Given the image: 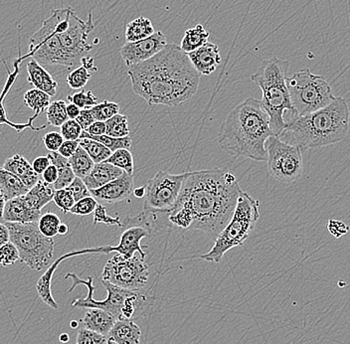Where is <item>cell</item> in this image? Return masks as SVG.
Instances as JSON below:
<instances>
[{
    "label": "cell",
    "instance_id": "obj_1",
    "mask_svg": "<svg viewBox=\"0 0 350 344\" xmlns=\"http://www.w3.org/2000/svg\"><path fill=\"white\" fill-rule=\"evenodd\" d=\"M241 192L233 173L220 168L188 172L170 221L216 239L233 216Z\"/></svg>",
    "mask_w": 350,
    "mask_h": 344
},
{
    "label": "cell",
    "instance_id": "obj_2",
    "mask_svg": "<svg viewBox=\"0 0 350 344\" xmlns=\"http://www.w3.org/2000/svg\"><path fill=\"white\" fill-rule=\"evenodd\" d=\"M128 75L135 95L150 106H178L196 95L200 83L198 72L176 44H167L150 60L133 66Z\"/></svg>",
    "mask_w": 350,
    "mask_h": 344
},
{
    "label": "cell",
    "instance_id": "obj_3",
    "mask_svg": "<svg viewBox=\"0 0 350 344\" xmlns=\"http://www.w3.org/2000/svg\"><path fill=\"white\" fill-rule=\"evenodd\" d=\"M271 135L273 133L270 118L261 101L248 98L233 109L223 122L218 144L231 157L267 161L265 144Z\"/></svg>",
    "mask_w": 350,
    "mask_h": 344
},
{
    "label": "cell",
    "instance_id": "obj_4",
    "mask_svg": "<svg viewBox=\"0 0 350 344\" xmlns=\"http://www.w3.org/2000/svg\"><path fill=\"white\" fill-rule=\"evenodd\" d=\"M350 111L345 98L336 97L325 108L291 118L280 139L303 148H319L342 142L349 133Z\"/></svg>",
    "mask_w": 350,
    "mask_h": 344
},
{
    "label": "cell",
    "instance_id": "obj_5",
    "mask_svg": "<svg viewBox=\"0 0 350 344\" xmlns=\"http://www.w3.org/2000/svg\"><path fill=\"white\" fill-rule=\"evenodd\" d=\"M288 67L290 62L288 60L272 57L262 60L256 73L251 76V80L262 90V98L260 101L270 118L273 135L277 137H281L286 129V111L291 114V118L294 115L286 85Z\"/></svg>",
    "mask_w": 350,
    "mask_h": 344
},
{
    "label": "cell",
    "instance_id": "obj_6",
    "mask_svg": "<svg viewBox=\"0 0 350 344\" xmlns=\"http://www.w3.org/2000/svg\"><path fill=\"white\" fill-rule=\"evenodd\" d=\"M71 278L73 286L69 291H72L79 285L86 286L88 295L84 299H76L71 306L78 308H98L111 313L117 321H133L139 317L144 310L146 297L139 291L124 290L119 288L107 280H102V285L108 293V297L104 301H97L94 299L95 286L93 285V278L87 280L80 279L76 274L68 273L65 279Z\"/></svg>",
    "mask_w": 350,
    "mask_h": 344
},
{
    "label": "cell",
    "instance_id": "obj_7",
    "mask_svg": "<svg viewBox=\"0 0 350 344\" xmlns=\"http://www.w3.org/2000/svg\"><path fill=\"white\" fill-rule=\"evenodd\" d=\"M259 200L246 192H241L231 220L219 233L213 248L200 258L207 262L220 263L227 252L242 246L259 220Z\"/></svg>",
    "mask_w": 350,
    "mask_h": 344
},
{
    "label": "cell",
    "instance_id": "obj_8",
    "mask_svg": "<svg viewBox=\"0 0 350 344\" xmlns=\"http://www.w3.org/2000/svg\"><path fill=\"white\" fill-rule=\"evenodd\" d=\"M286 85L294 108V115L291 118L303 117L325 108L336 98L327 79L314 75L310 69L301 70L290 78L288 77Z\"/></svg>",
    "mask_w": 350,
    "mask_h": 344
},
{
    "label": "cell",
    "instance_id": "obj_9",
    "mask_svg": "<svg viewBox=\"0 0 350 344\" xmlns=\"http://www.w3.org/2000/svg\"><path fill=\"white\" fill-rule=\"evenodd\" d=\"M10 234V242L16 246L21 262L34 271H41L51 264L54 256L53 238L41 233L38 222H4Z\"/></svg>",
    "mask_w": 350,
    "mask_h": 344
},
{
    "label": "cell",
    "instance_id": "obj_10",
    "mask_svg": "<svg viewBox=\"0 0 350 344\" xmlns=\"http://www.w3.org/2000/svg\"><path fill=\"white\" fill-rule=\"evenodd\" d=\"M265 148L269 173L273 178L280 183H292L303 176V155L299 146L288 144L277 135H271Z\"/></svg>",
    "mask_w": 350,
    "mask_h": 344
},
{
    "label": "cell",
    "instance_id": "obj_11",
    "mask_svg": "<svg viewBox=\"0 0 350 344\" xmlns=\"http://www.w3.org/2000/svg\"><path fill=\"white\" fill-rule=\"evenodd\" d=\"M148 278L150 268L146 258L139 253L131 258L117 254L105 266L102 280L124 290L139 291L148 284Z\"/></svg>",
    "mask_w": 350,
    "mask_h": 344
},
{
    "label": "cell",
    "instance_id": "obj_12",
    "mask_svg": "<svg viewBox=\"0 0 350 344\" xmlns=\"http://www.w3.org/2000/svg\"><path fill=\"white\" fill-rule=\"evenodd\" d=\"M188 172L172 174L166 172H159L148 181L144 194V211L148 213L155 212H172L176 205Z\"/></svg>",
    "mask_w": 350,
    "mask_h": 344
},
{
    "label": "cell",
    "instance_id": "obj_13",
    "mask_svg": "<svg viewBox=\"0 0 350 344\" xmlns=\"http://www.w3.org/2000/svg\"><path fill=\"white\" fill-rule=\"evenodd\" d=\"M137 223L139 224H128V228L124 230L120 235V243L118 246H106L98 248H91V249H85L82 251H74L71 253L66 254L62 256L63 259L74 257V256L85 255V254H109L111 252H117L118 254L124 256L126 258H131L135 253H139L142 258H146V253L141 246L142 239L150 235V226H142L141 215L137 216Z\"/></svg>",
    "mask_w": 350,
    "mask_h": 344
},
{
    "label": "cell",
    "instance_id": "obj_14",
    "mask_svg": "<svg viewBox=\"0 0 350 344\" xmlns=\"http://www.w3.org/2000/svg\"><path fill=\"white\" fill-rule=\"evenodd\" d=\"M167 39L161 31L153 33L152 36L137 42H126L120 48V56L129 68L150 60L167 45Z\"/></svg>",
    "mask_w": 350,
    "mask_h": 344
},
{
    "label": "cell",
    "instance_id": "obj_15",
    "mask_svg": "<svg viewBox=\"0 0 350 344\" xmlns=\"http://www.w3.org/2000/svg\"><path fill=\"white\" fill-rule=\"evenodd\" d=\"M135 181L133 175L122 172L120 177L103 187L90 190L97 200L108 203H119L128 200L133 194Z\"/></svg>",
    "mask_w": 350,
    "mask_h": 344
},
{
    "label": "cell",
    "instance_id": "obj_16",
    "mask_svg": "<svg viewBox=\"0 0 350 344\" xmlns=\"http://www.w3.org/2000/svg\"><path fill=\"white\" fill-rule=\"evenodd\" d=\"M187 56L200 76L211 75L222 61L218 45L209 41L202 47L187 53Z\"/></svg>",
    "mask_w": 350,
    "mask_h": 344
},
{
    "label": "cell",
    "instance_id": "obj_17",
    "mask_svg": "<svg viewBox=\"0 0 350 344\" xmlns=\"http://www.w3.org/2000/svg\"><path fill=\"white\" fill-rule=\"evenodd\" d=\"M41 211L33 209L26 202L23 195L6 201L2 220L11 223L38 222Z\"/></svg>",
    "mask_w": 350,
    "mask_h": 344
},
{
    "label": "cell",
    "instance_id": "obj_18",
    "mask_svg": "<svg viewBox=\"0 0 350 344\" xmlns=\"http://www.w3.org/2000/svg\"><path fill=\"white\" fill-rule=\"evenodd\" d=\"M22 57H19L17 59L16 62L14 63V73H8L10 74V77L8 78V81H6L5 86H4L3 91H2L1 95H0V126H8L10 127L11 129H15L17 133H21L24 129H30L34 131H40L42 129H45L47 128V126L39 127V128H35L33 126V122H34L35 118H36V116H33L32 118H29L28 122L26 124H15V122H10L8 120V115H6L5 107H4V98H5L6 95H8V92L12 87V85L14 84L15 80L17 79V76L19 74V63L21 62Z\"/></svg>",
    "mask_w": 350,
    "mask_h": 344
},
{
    "label": "cell",
    "instance_id": "obj_19",
    "mask_svg": "<svg viewBox=\"0 0 350 344\" xmlns=\"http://www.w3.org/2000/svg\"><path fill=\"white\" fill-rule=\"evenodd\" d=\"M28 82L35 89L45 92L50 97H54L58 90V83L48 73L35 59H29L27 63Z\"/></svg>",
    "mask_w": 350,
    "mask_h": 344
},
{
    "label": "cell",
    "instance_id": "obj_20",
    "mask_svg": "<svg viewBox=\"0 0 350 344\" xmlns=\"http://www.w3.org/2000/svg\"><path fill=\"white\" fill-rule=\"evenodd\" d=\"M122 170L109 162L104 161L96 163L93 170L83 178L89 190H95L103 187L111 181L117 179L122 174Z\"/></svg>",
    "mask_w": 350,
    "mask_h": 344
},
{
    "label": "cell",
    "instance_id": "obj_21",
    "mask_svg": "<svg viewBox=\"0 0 350 344\" xmlns=\"http://www.w3.org/2000/svg\"><path fill=\"white\" fill-rule=\"evenodd\" d=\"M3 168L16 175L29 189L40 181L39 174L33 170L32 164L21 155H15L6 159Z\"/></svg>",
    "mask_w": 350,
    "mask_h": 344
},
{
    "label": "cell",
    "instance_id": "obj_22",
    "mask_svg": "<svg viewBox=\"0 0 350 344\" xmlns=\"http://www.w3.org/2000/svg\"><path fill=\"white\" fill-rule=\"evenodd\" d=\"M116 321L117 319L106 310H98V308H88L81 323L87 330H93L98 334L108 336Z\"/></svg>",
    "mask_w": 350,
    "mask_h": 344
},
{
    "label": "cell",
    "instance_id": "obj_23",
    "mask_svg": "<svg viewBox=\"0 0 350 344\" xmlns=\"http://www.w3.org/2000/svg\"><path fill=\"white\" fill-rule=\"evenodd\" d=\"M142 330L133 321H116L108 339L117 344H139Z\"/></svg>",
    "mask_w": 350,
    "mask_h": 344
},
{
    "label": "cell",
    "instance_id": "obj_24",
    "mask_svg": "<svg viewBox=\"0 0 350 344\" xmlns=\"http://www.w3.org/2000/svg\"><path fill=\"white\" fill-rule=\"evenodd\" d=\"M55 188L52 184L39 181L32 188L28 190L27 194L23 195L27 204L33 209L41 211L42 208L53 201Z\"/></svg>",
    "mask_w": 350,
    "mask_h": 344
},
{
    "label": "cell",
    "instance_id": "obj_25",
    "mask_svg": "<svg viewBox=\"0 0 350 344\" xmlns=\"http://www.w3.org/2000/svg\"><path fill=\"white\" fill-rule=\"evenodd\" d=\"M47 157L51 164L56 166L57 170H58V179L53 185L55 190L67 188L76 177L69 159L62 157L58 151H50Z\"/></svg>",
    "mask_w": 350,
    "mask_h": 344
},
{
    "label": "cell",
    "instance_id": "obj_26",
    "mask_svg": "<svg viewBox=\"0 0 350 344\" xmlns=\"http://www.w3.org/2000/svg\"><path fill=\"white\" fill-rule=\"evenodd\" d=\"M0 188L5 195L6 201L25 195L29 190L16 175L3 168H0Z\"/></svg>",
    "mask_w": 350,
    "mask_h": 344
},
{
    "label": "cell",
    "instance_id": "obj_27",
    "mask_svg": "<svg viewBox=\"0 0 350 344\" xmlns=\"http://www.w3.org/2000/svg\"><path fill=\"white\" fill-rule=\"evenodd\" d=\"M154 32V27L150 19L144 16L139 17L126 24L124 32L126 42H137L152 36Z\"/></svg>",
    "mask_w": 350,
    "mask_h": 344
},
{
    "label": "cell",
    "instance_id": "obj_28",
    "mask_svg": "<svg viewBox=\"0 0 350 344\" xmlns=\"http://www.w3.org/2000/svg\"><path fill=\"white\" fill-rule=\"evenodd\" d=\"M210 33L205 30L203 25L198 24L196 27L190 28L185 31V36L181 40L180 46L183 52L186 54L202 47L209 41Z\"/></svg>",
    "mask_w": 350,
    "mask_h": 344
},
{
    "label": "cell",
    "instance_id": "obj_29",
    "mask_svg": "<svg viewBox=\"0 0 350 344\" xmlns=\"http://www.w3.org/2000/svg\"><path fill=\"white\" fill-rule=\"evenodd\" d=\"M59 264H60V263H59L58 261L54 262L53 264L50 266V268H48L47 271L45 272L42 277L39 279L36 286L39 297H41V300H42L48 306L54 308V310L58 308L59 306L56 301H55L53 295H52L51 282L54 272L56 271Z\"/></svg>",
    "mask_w": 350,
    "mask_h": 344
},
{
    "label": "cell",
    "instance_id": "obj_30",
    "mask_svg": "<svg viewBox=\"0 0 350 344\" xmlns=\"http://www.w3.org/2000/svg\"><path fill=\"white\" fill-rule=\"evenodd\" d=\"M23 102L28 108L34 111V116L38 117L39 115L45 111L51 103V97L45 92L40 91L38 89L28 90L24 94Z\"/></svg>",
    "mask_w": 350,
    "mask_h": 344
},
{
    "label": "cell",
    "instance_id": "obj_31",
    "mask_svg": "<svg viewBox=\"0 0 350 344\" xmlns=\"http://www.w3.org/2000/svg\"><path fill=\"white\" fill-rule=\"evenodd\" d=\"M68 159L71 164L74 174L79 178H85L95 166V162L92 161L89 155L80 146L77 148L76 153Z\"/></svg>",
    "mask_w": 350,
    "mask_h": 344
},
{
    "label": "cell",
    "instance_id": "obj_32",
    "mask_svg": "<svg viewBox=\"0 0 350 344\" xmlns=\"http://www.w3.org/2000/svg\"><path fill=\"white\" fill-rule=\"evenodd\" d=\"M79 146L86 151L92 161L95 162V164L106 161L113 153L104 144H100L97 140L86 139V137L79 140Z\"/></svg>",
    "mask_w": 350,
    "mask_h": 344
},
{
    "label": "cell",
    "instance_id": "obj_33",
    "mask_svg": "<svg viewBox=\"0 0 350 344\" xmlns=\"http://www.w3.org/2000/svg\"><path fill=\"white\" fill-rule=\"evenodd\" d=\"M85 137H86V139L97 140V142L104 144L106 148H108L111 153L118 150H122V148L130 150L131 144H133V140H131L130 135L124 137H109V135H91L87 133L86 131H83L80 139H85Z\"/></svg>",
    "mask_w": 350,
    "mask_h": 344
},
{
    "label": "cell",
    "instance_id": "obj_34",
    "mask_svg": "<svg viewBox=\"0 0 350 344\" xmlns=\"http://www.w3.org/2000/svg\"><path fill=\"white\" fill-rule=\"evenodd\" d=\"M67 104L65 101L59 100L50 103L47 109H46V118H47L48 124L52 127H58L61 128L64 122L69 120L67 116Z\"/></svg>",
    "mask_w": 350,
    "mask_h": 344
},
{
    "label": "cell",
    "instance_id": "obj_35",
    "mask_svg": "<svg viewBox=\"0 0 350 344\" xmlns=\"http://www.w3.org/2000/svg\"><path fill=\"white\" fill-rule=\"evenodd\" d=\"M106 135L113 137H124L130 135L128 117L124 115L113 116L106 122Z\"/></svg>",
    "mask_w": 350,
    "mask_h": 344
},
{
    "label": "cell",
    "instance_id": "obj_36",
    "mask_svg": "<svg viewBox=\"0 0 350 344\" xmlns=\"http://www.w3.org/2000/svg\"><path fill=\"white\" fill-rule=\"evenodd\" d=\"M106 161L120 168L122 172L133 175L135 166H133V157L130 150L122 148V150L113 151Z\"/></svg>",
    "mask_w": 350,
    "mask_h": 344
},
{
    "label": "cell",
    "instance_id": "obj_37",
    "mask_svg": "<svg viewBox=\"0 0 350 344\" xmlns=\"http://www.w3.org/2000/svg\"><path fill=\"white\" fill-rule=\"evenodd\" d=\"M61 225L60 217L53 212H47V213L41 215L38 220V228L41 233L48 238H54L58 235V229Z\"/></svg>",
    "mask_w": 350,
    "mask_h": 344
},
{
    "label": "cell",
    "instance_id": "obj_38",
    "mask_svg": "<svg viewBox=\"0 0 350 344\" xmlns=\"http://www.w3.org/2000/svg\"><path fill=\"white\" fill-rule=\"evenodd\" d=\"M120 105L117 104V103L104 101L100 104L92 107L90 111H91L95 120L107 122L109 118H113V116L118 115L120 113Z\"/></svg>",
    "mask_w": 350,
    "mask_h": 344
},
{
    "label": "cell",
    "instance_id": "obj_39",
    "mask_svg": "<svg viewBox=\"0 0 350 344\" xmlns=\"http://www.w3.org/2000/svg\"><path fill=\"white\" fill-rule=\"evenodd\" d=\"M91 79V72L80 65L76 69L72 70L69 75L67 76V84L73 90L83 89Z\"/></svg>",
    "mask_w": 350,
    "mask_h": 344
},
{
    "label": "cell",
    "instance_id": "obj_40",
    "mask_svg": "<svg viewBox=\"0 0 350 344\" xmlns=\"http://www.w3.org/2000/svg\"><path fill=\"white\" fill-rule=\"evenodd\" d=\"M67 100L81 109H91L92 107L98 104L97 97L91 91H85L83 89L78 93L68 96Z\"/></svg>",
    "mask_w": 350,
    "mask_h": 344
},
{
    "label": "cell",
    "instance_id": "obj_41",
    "mask_svg": "<svg viewBox=\"0 0 350 344\" xmlns=\"http://www.w3.org/2000/svg\"><path fill=\"white\" fill-rule=\"evenodd\" d=\"M98 204V200L95 197H85V198L77 201L73 207L71 208V210H70V213L79 216L90 215V214L94 213Z\"/></svg>",
    "mask_w": 350,
    "mask_h": 344
},
{
    "label": "cell",
    "instance_id": "obj_42",
    "mask_svg": "<svg viewBox=\"0 0 350 344\" xmlns=\"http://www.w3.org/2000/svg\"><path fill=\"white\" fill-rule=\"evenodd\" d=\"M18 261H21L19 252L12 242L10 241L3 246L0 247V266H12Z\"/></svg>",
    "mask_w": 350,
    "mask_h": 344
},
{
    "label": "cell",
    "instance_id": "obj_43",
    "mask_svg": "<svg viewBox=\"0 0 350 344\" xmlns=\"http://www.w3.org/2000/svg\"><path fill=\"white\" fill-rule=\"evenodd\" d=\"M108 336L82 328L78 330L76 344H107Z\"/></svg>",
    "mask_w": 350,
    "mask_h": 344
},
{
    "label": "cell",
    "instance_id": "obj_44",
    "mask_svg": "<svg viewBox=\"0 0 350 344\" xmlns=\"http://www.w3.org/2000/svg\"><path fill=\"white\" fill-rule=\"evenodd\" d=\"M53 201L57 207L60 208L64 213H68L75 204L76 201L73 195L68 188L55 190Z\"/></svg>",
    "mask_w": 350,
    "mask_h": 344
},
{
    "label": "cell",
    "instance_id": "obj_45",
    "mask_svg": "<svg viewBox=\"0 0 350 344\" xmlns=\"http://www.w3.org/2000/svg\"><path fill=\"white\" fill-rule=\"evenodd\" d=\"M94 224H98V223H103V224L109 225V226H118L122 227V221L119 217L113 218L108 214L107 208L105 206L98 204L95 211H94Z\"/></svg>",
    "mask_w": 350,
    "mask_h": 344
},
{
    "label": "cell",
    "instance_id": "obj_46",
    "mask_svg": "<svg viewBox=\"0 0 350 344\" xmlns=\"http://www.w3.org/2000/svg\"><path fill=\"white\" fill-rule=\"evenodd\" d=\"M83 129L76 120H68L61 127V135L65 140H79Z\"/></svg>",
    "mask_w": 350,
    "mask_h": 344
},
{
    "label": "cell",
    "instance_id": "obj_47",
    "mask_svg": "<svg viewBox=\"0 0 350 344\" xmlns=\"http://www.w3.org/2000/svg\"><path fill=\"white\" fill-rule=\"evenodd\" d=\"M67 188L71 191L76 202L81 200V199L85 198V197L92 196L91 191L88 189L86 184H85L82 178H79V177H75V179L72 181V183Z\"/></svg>",
    "mask_w": 350,
    "mask_h": 344
},
{
    "label": "cell",
    "instance_id": "obj_48",
    "mask_svg": "<svg viewBox=\"0 0 350 344\" xmlns=\"http://www.w3.org/2000/svg\"><path fill=\"white\" fill-rule=\"evenodd\" d=\"M64 140L61 133L57 131H50L43 137L44 146L49 151H58Z\"/></svg>",
    "mask_w": 350,
    "mask_h": 344
},
{
    "label": "cell",
    "instance_id": "obj_49",
    "mask_svg": "<svg viewBox=\"0 0 350 344\" xmlns=\"http://www.w3.org/2000/svg\"><path fill=\"white\" fill-rule=\"evenodd\" d=\"M327 229L329 233L336 237V238H340V237L345 235L349 230L345 223L338 220H329L327 224Z\"/></svg>",
    "mask_w": 350,
    "mask_h": 344
},
{
    "label": "cell",
    "instance_id": "obj_50",
    "mask_svg": "<svg viewBox=\"0 0 350 344\" xmlns=\"http://www.w3.org/2000/svg\"><path fill=\"white\" fill-rule=\"evenodd\" d=\"M79 148V140H64L62 146L59 148L58 153L66 159H70L74 153H76L77 148Z\"/></svg>",
    "mask_w": 350,
    "mask_h": 344
},
{
    "label": "cell",
    "instance_id": "obj_51",
    "mask_svg": "<svg viewBox=\"0 0 350 344\" xmlns=\"http://www.w3.org/2000/svg\"><path fill=\"white\" fill-rule=\"evenodd\" d=\"M77 122L80 124L81 128L83 131H86L94 122H96L93 115H92L90 109H81L80 115L76 118Z\"/></svg>",
    "mask_w": 350,
    "mask_h": 344
},
{
    "label": "cell",
    "instance_id": "obj_52",
    "mask_svg": "<svg viewBox=\"0 0 350 344\" xmlns=\"http://www.w3.org/2000/svg\"><path fill=\"white\" fill-rule=\"evenodd\" d=\"M51 164L48 157H38L32 162V168L37 174L41 175Z\"/></svg>",
    "mask_w": 350,
    "mask_h": 344
},
{
    "label": "cell",
    "instance_id": "obj_53",
    "mask_svg": "<svg viewBox=\"0 0 350 344\" xmlns=\"http://www.w3.org/2000/svg\"><path fill=\"white\" fill-rule=\"evenodd\" d=\"M106 122H98V120H96V122H94L85 131L91 135H106Z\"/></svg>",
    "mask_w": 350,
    "mask_h": 344
},
{
    "label": "cell",
    "instance_id": "obj_54",
    "mask_svg": "<svg viewBox=\"0 0 350 344\" xmlns=\"http://www.w3.org/2000/svg\"><path fill=\"white\" fill-rule=\"evenodd\" d=\"M41 175H42L43 181H45V183L54 185V183H56L57 179H58V170H57L56 166H53V164H50L47 170Z\"/></svg>",
    "mask_w": 350,
    "mask_h": 344
},
{
    "label": "cell",
    "instance_id": "obj_55",
    "mask_svg": "<svg viewBox=\"0 0 350 344\" xmlns=\"http://www.w3.org/2000/svg\"><path fill=\"white\" fill-rule=\"evenodd\" d=\"M10 241V230L5 223H0V247L5 245Z\"/></svg>",
    "mask_w": 350,
    "mask_h": 344
},
{
    "label": "cell",
    "instance_id": "obj_56",
    "mask_svg": "<svg viewBox=\"0 0 350 344\" xmlns=\"http://www.w3.org/2000/svg\"><path fill=\"white\" fill-rule=\"evenodd\" d=\"M81 65L84 66L85 68H87L90 72H96L97 71V67L95 66V60L92 57L84 56L82 59H81Z\"/></svg>",
    "mask_w": 350,
    "mask_h": 344
},
{
    "label": "cell",
    "instance_id": "obj_57",
    "mask_svg": "<svg viewBox=\"0 0 350 344\" xmlns=\"http://www.w3.org/2000/svg\"><path fill=\"white\" fill-rule=\"evenodd\" d=\"M66 111H67V116L69 120H76L79 115H80L81 109L77 107L76 105L70 103L69 105H67Z\"/></svg>",
    "mask_w": 350,
    "mask_h": 344
},
{
    "label": "cell",
    "instance_id": "obj_58",
    "mask_svg": "<svg viewBox=\"0 0 350 344\" xmlns=\"http://www.w3.org/2000/svg\"><path fill=\"white\" fill-rule=\"evenodd\" d=\"M6 198L1 188H0V219L3 216L4 208H5Z\"/></svg>",
    "mask_w": 350,
    "mask_h": 344
},
{
    "label": "cell",
    "instance_id": "obj_59",
    "mask_svg": "<svg viewBox=\"0 0 350 344\" xmlns=\"http://www.w3.org/2000/svg\"><path fill=\"white\" fill-rule=\"evenodd\" d=\"M133 194L135 195L137 198H144V194H146V187L142 186V187L135 188Z\"/></svg>",
    "mask_w": 350,
    "mask_h": 344
},
{
    "label": "cell",
    "instance_id": "obj_60",
    "mask_svg": "<svg viewBox=\"0 0 350 344\" xmlns=\"http://www.w3.org/2000/svg\"><path fill=\"white\" fill-rule=\"evenodd\" d=\"M68 231H69V228H68L67 225L61 223L60 227L58 229V235L65 236Z\"/></svg>",
    "mask_w": 350,
    "mask_h": 344
},
{
    "label": "cell",
    "instance_id": "obj_61",
    "mask_svg": "<svg viewBox=\"0 0 350 344\" xmlns=\"http://www.w3.org/2000/svg\"><path fill=\"white\" fill-rule=\"evenodd\" d=\"M69 339H70L69 335H68L67 334H62L60 336L61 343H67L68 341H69Z\"/></svg>",
    "mask_w": 350,
    "mask_h": 344
},
{
    "label": "cell",
    "instance_id": "obj_62",
    "mask_svg": "<svg viewBox=\"0 0 350 344\" xmlns=\"http://www.w3.org/2000/svg\"><path fill=\"white\" fill-rule=\"evenodd\" d=\"M78 323L77 321H71V328H77Z\"/></svg>",
    "mask_w": 350,
    "mask_h": 344
},
{
    "label": "cell",
    "instance_id": "obj_63",
    "mask_svg": "<svg viewBox=\"0 0 350 344\" xmlns=\"http://www.w3.org/2000/svg\"><path fill=\"white\" fill-rule=\"evenodd\" d=\"M107 344H117L116 343H113V341H111V339H108V343Z\"/></svg>",
    "mask_w": 350,
    "mask_h": 344
}]
</instances>
